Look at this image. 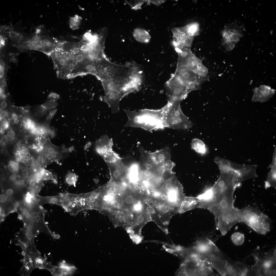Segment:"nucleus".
Here are the masks:
<instances>
[{
  "mask_svg": "<svg viewBox=\"0 0 276 276\" xmlns=\"http://www.w3.org/2000/svg\"><path fill=\"white\" fill-rule=\"evenodd\" d=\"M220 173L213 186L197 196L200 202L201 208L208 210L224 199L233 196L236 188L241 183L238 174L233 170Z\"/></svg>",
  "mask_w": 276,
  "mask_h": 276,
  "instance_id": "1",
  "label": "nucleus"
},
{
  "mask_svg": "<svg viewBox=\"0 0 276 276\" xmlns=\"http://www.w3.org/2000/svg\"><path fill=\"white\" fill-rule=\"evenodd\" d=\"M170 103L157 110L144 109L137 111L124 110L128 117L125 127L141 128L150 131L165 127L166 116Z\"/></svg>",
  "mask_w": 276,
  "mask_h": 276,
  "instance_id": "2",
  "label": "nucleus"
},
{
  "mask_svg": "<svg viewBox=\"0 0 276 276\" xmlns=\"http://www.w3.org/2000/svg\"><path fill=\"white\" fill-rule=\"evenodd\" d=\"M127 185L112 181L105 184V188L101 197L93 208L101 212L105 210L121 209L122 197Z\"/></svg>",
  "mask_w": 276,
  "mask_h": 276,
  "instance_id": "3",
  "label": "nucleus"
},
{
  "mask_svg": "<svg viewBox=\"0 0 276 276\" xmlns=\"http://www.w3.org/2000/svg\"><path fill=\"white\" fill-rule=\"evenodd\" d=\"M183 187L175 175L168 179L156 192V199L178 209L186 196Z\"/></svg>",
  "mask_w": 276,
  "mask_h": 276,
  "instance_id": "4",
  "label": "nucleus"
},
{
  "mask_svg": "<svg viewBox=\"0 0 276 276\" xmlns=\"http://www.w3.org/2000/svg\"><path fill=\"white\" fill-rule=\"evenodd\" d=\"M240 222H243L257 233L265 235L271 229V220L258 209L247 207L240 209Z\"/></svg>",
  "mask_w": 276,
  "mask_h": 276,
  "instance_id": "5",
  "label": "nucleus"
},
{
  "mask_svg": "<svg viewBox=\"0 0 276 276\" xmlns=\"http://www.w3.org/2000/svg\"><path fill=\"white\" fill-rule=\"evenodd\" d=\"M169 100L171 101V103L166 116L165 127L177 130L191 128L193 124L182 112L180 106L181 101Z\"/></svg>",
  "mask_w": 276,
  "mask_h": 276,
  "instance_id": "6",
  "label": "nucleus"
},
{
  "mask_svg": "<svg viewBox=\"0 0 276 276\" xmlns=\"http://www.w3.org/2000/svg\"><path fill=\"white\" fill-rule=\"evenodd\" d=\"M150 203L155 209L158 215L156 224L165 234H168V226L170 220L174 215L179 213L177 208L159 199L146 196Z\"/></svg>",
  "mask_w": 276,
  "mask_h": 276,
  "instance_id": "7",
  "label": "nucleus"
},
{
  "mask_svg": "<svg viewBox=\"0 0 276 276\" xmlns=\"http://www.w3.org/2000/svg\"><path fill=\"white\" fill-rule=\"evenodd\" d=\"M189 63L177 64L176 70L173 74L190 92L199 89L201 84L205 81V78L199 76L191 70L188 66Z\"/></svg>",
  "mask_w": 276,
  "mask_h": 276,
  "instance_id": "8",
  "label": "nucleus"
},
{
  "mask_svg": "<svg viewBox=\"0 0 276 276\" xmlns=\"http://www.w3.org/2000/svg\"><path fill=\"white\" fill-rule=\"evenodd\" d=\"M239 211L234 206L215 218L216 227L222 236L225 235L234 225L240 222Z\"/></svg>",
  "mask_w": 276,
  "mask_h": 276,
  "instance_id": "9",
  "label": "nucleus"
},
{
  "mask_svg": "<svg viewBox=\"0 0 276 276\" xmlns=\"http://www.w3.org/2000/svg\"><path fill=\"white\" fill-rule=\"evenodd\" d=\"M242 27L236 22L226 25L222 31L221 44L227 51H232L243 36Z\"/></svg>",
  "mask_w": 276,
  "mask_h": 276,
  "instance_id": "10",
  "label": "nucleus"
},
{
  "mask_svg": "<svg viewBox=\"0 0 276 276\" xmlns=\"http://www.w3.org/2000/svg\"><path fill=\"white\" fill-rule=\"evenodd\" d=\"M174 38L173 44L175 49H181L191 46L194 37L196 36L190 24L172 29Z\"/></svg>",
  "mask_w": 276,
  "mask_h": 276,
  "instance_id": "11",
  "label": "nucleus"
},
{
  "mask_svg": "<svg viewBox=\"0 0 276 276\" xmlns=\"http://www.w3.org/2000/svg\"><path fill=\"white\" fill-rule=\"evenodd\" d=\"M101 212L108 217L115 227H122L127 232L131 229L133 225L134 216L126 210L121 209L105 210Z\"/></svg>",
  "mask_w": 276,
  "mask_h": 276,
  "instance_id": "12",
  "label": "nucleus"
},
{
  "mask_svg": "<svg viewBox=\"0 0 276 276\" xmlns=\"http://www.w3.org/2000/svg\"><path fill=\"white\" fill-rule=\"evenodd\" d=\"M40 232L36 228L24 226L17 237L18 243L23 253L27 251L34 253L39 252L35 246L34 239L36 236Z\"/></svg>",
  "mask_w": 276,
  "mask_h": 276,
  "instance_id": "13",
  "label": "nucleus"
},
{
  "mask_svg": "<svg viewBox=\"0 0 276 276\" xmlns=\"http://www.w3.org/2000/svg\"><path fill=\"white\" fill-rule=\"evenodd\" d=\"M29 203L32 215V227L37 229L40 232L55 237L56 236L51 232L45 222L44 211L41 205L34 200Z\"/></svg>",
  "mask_w": 276,
  "mask_h": 276,
  "instance_id": "14",
  "label": "nucleus"
},
{
  "mask_svg": "<svg viewBox=\"0 0 276 276\" xmlns=\"http://www.w3.org/2000/svg\"><path fill=\"white\" fill-rule=\"evenodd\" d=\"M112 145V140L106 135L101 137L96 143V151L106 163L114 162L121 159L119 156L113 151Z\"/></svg>",
  "mask_w": 276,
  "mask_h": 276,
  "instance_id": "15",
  "label": "nucleus"
},
{
  "mask_svg": "<svg viewBox=\"0 0 276 276\" xmlns=\"http://www.w3.org/2000/svg\"><path fill=\"white\" fill-rule=\"evenodd\" d=\"M165 85L169 100L181 101L189 92L186 87L173 74L166 82Z\"/></svg>",
  "mask_w": 276,
  "mask_h": 276,
  "instance_id": "16",
  "label": "nucleus"
},
{
  "mask_svg": "<svg viewBox=\"0 0 276 276\" xmlns=\"http://www.w3.org/2000/svg\"><path fill=\"white\" fill-rule=\"evenodd\" d=\"M177 276H218L212 269L202 265L181 263L176 271Z\"/></svg>",
  "mask_w": 276,
  "mask_h": 276,
  "instance_id": "17",
  "label": "nucleus"
},
{
  "mask_svg": "<svg viewBox=\"0 0 276 276\" xmlns=\"http://www.w3.org/2000/svg\"><path fill=\"white\" fill-rule=\"evenodd\" d=\"M143 71L138 66L134 63L129 79L122 89L123 96L138 89L143 83Z\"/></svg>",
  "mask_w": 276,
  "mask_h": 276,
  "instance_id": "18",
  "label": "nucleus"
},
{
  "mask_svg": "<svg viewBox=\"0 0 276 276\" xmlns=\"http://www.w3.org/2000/svg\"><path fill=\"white\" fill-rule=\"evenodd\" d=\"M106 163L110 170L111 180L118 183L127 181L128 168L125 166L121 159L114 162Z\"/></svg>",
  "mask_w": 276,
  "mask_h": 276,
  "instance_id": "19",
  "label": "nucleus"
},
{
  "mask_svg": "<svg viewBox=\"0 0 276 276\" xmlns=\"http://www.w3.org/2000/svg\"><path fill=\"white\" fill-rule=\"evenodd\" d=\"M146 154L149 159L152 162L158 165L174 167L175 164L170 159L169 149L165 148L153 153Z\"/></svg>",
  "mask_w": 276,
  "mask_h": 276,
  "instance_id": "20",
  "label": "nucleus"
},
{
  "mask_svg": "<svg viewBox=\"0 0 276 276\" xmlns=\"http://www.w3.org/2000/svg\"><path fill=\"white\" fill-rule=\"evenodd\" d=\"M192 246L197 252L204 255L220 250L212 241L204 237L198 239Z\"/></svg>",
  "mask_w": 276,
  "mask_h": 276,
  "instance_id": "21",
  "label": "nucleus"
},
{
  "mask_svg": "<svg viewBox=\"0 0 276 276\" xmlns=\"http://www.w3.org/2000/svg\"><path fill=\"white\" fill-rule=\"evenodd\" d=\"M232 169L238 172L243 181L258 177L256 172L257 165L239 164L231 162Z\"/></svg>",
  "mask_w": 276,
  "mask_h": 276,
  "instance_id": "22",
  "label": "nucleus"
},
{
  "mask_svg": "<svg viewBox=\"0 0 276 276\" xmlns=\"http://www.w3.org/2000/svg\"><path fill=\"white\" fill-rule=\"evenodd\" d=\"M106 34L103 33L99 36L98 40L85 51L95 60L97 61L105 56L103 50Z\"/></svg>",
  "mask_w": 276,
  "mask_h": 276,
  "instance_id": "23",
  "label": "nucleus"
},
{
  "mask_svg": "<svg viewBox=\"0 0 276 276\" xmlns=\"http://www.w3.org/2000/svg\"><path fill=\"white\" fill-rule=\"evenodd\" d=\"M275 91L269 86L265 85L255 88L254 89L252 101L261 102L267 101L274 94Z\"/></svg>",
  "mask_w": 276,
  "mask_h": 276,
  "instance_id": "24",
  "label": "nucleus"
},
{
  "mask_svg": "<svg viewBox=\"0 0 276 276\" xmlns=\"http://www.w3.org/2000/svg\"><path fill=\"white\" fill-rule=\"evenodd\" d=\"M43 145L46 155L50 157V158L56 160L61 159L66 157L68 155L69 151L67 150L63 147H57L53 145L48 139Z\"/></svg>",
  "mask_w": 276,
  "mask_h": 276,
  "instance_id": "25",
  "label": "nucleus"
},
{
  "mask_svg": "<svg viewBox=\"0 0 276 276\" xmlns=\"http://www.w3.org/2000/svg\"><path fill=\"white\" fill-rule=\"evenodd\" d=\"M45 269L50 271L53 276H66L72 275L76 268L74 266L69 265L62 261L58 266L52 265L48 263Z\"/></svg>",
  "mask_w": 276,
  "mask_h": 276,
  "instance_id": "26",
  "label": "nucleus"
},
{
  "mask_svg": "<svg viewBox=\"0 0 276 276\" xmlns=\"http://www.w3.org/2000/svg\"><path fill=\"white\" fill-rule=\"evenodd\" d=\"M16 211L21 217L24 226L32 227V215L29 203L25 200L19 203L16 207Z\"/></svg>",
  "mask_w": 276,
  "mask_h": 276,
  "instance_id": "27",
  "label": "nucleus"
},
{
  "mask_svg": "<svg viewBox=\"0 0 276 276\" xmlns=\"http://www.w3.org/2000/svg\"><path fill=\"white\" fill-rule=\"evenodd\" d=\"M23 253V264L19 273L22 276H29L32 271L36 268L35 254L36 253L29 251Z\"/></svg>",
  "mask_w": 276,
  "mask_h": 276,
  "instance_id": "28",
  "label": "nucleus"
},
{
  "mask_svg": "<svg viewBox=\"0 0 276 276\" xmlns=\"http://www.w3.org/2000/svg\"><path fill=\"white\" fill-rule=\"evenodd\" d=\"M188 66L199 76L204 78L206 76L207 68L202 64L201 60L192 53L190 57Z\"/></svg>",
  "mask_w": 276,
  "mask_h": 276,
  "instance_id": "29",
  "label": "nucleus"
},
{
  "mask_svg": "<svg viewBox=\"0 0 276 276\" xmlns=\"http://www.w3.org/2000/svg\"><path fill=\"white\" fill-rule=\"evenodd\" d=\"M105 188V185L100 187L92 192L84 193L88 209H93L101 197Z\"/></svg>",
  "mask_w": 276,
  "mask_h": 276,
  "instance_id": "30",
  "label": "nucleus"
},
{
  "mask_svg": "<svg viewBox=\"0 0 276 276\" xmlns=\"http://www.w3.org/2000/svg\"><path fill=\"white\" fill-rule=\"evenodd\" d=\"M96 62L97 61L93 60L82 65L72 73L70 78L88 74L95 76Z\"/></svg>",
  "mask_w": 276,
  "mask_h": 276,
  "instance_id": "31",
  "label": "nucleus"
},
{
  "mask_svg": "<svg viewBox=\"0 0 276 276\" xmlns=\"http://www.w3.org/2000/svg\"><path fill=\"white\" fill-rule=\"evenodd\" d=\"M200 201L197 197L185 196L180 206L179 213H182L196 208H200Z\"/></svg>",
  "mask_w": 276,
  "mask_h": 276,
  "instance_id": "32",
  "label": "nucleus"
},
{
  "mask_svg": "<svg viewBox=\"0 0 276 276\" xmlns=\"http://www.w3.org/2000/svg\"><path fill=\"white\" fill-rule=\"evenodd\" d=\"M33 197L35 201L41 205L46 203H51L56 204L62 207L64 202L63 193L55 196L45 197L35 194L33 195Z\"/></svg>",
  "mask_w": 276,
  "mask_h": 276,
  "instance_id": "33",
  "label": "nucleus"
},
{
  "mask_svg": "<svg viewBox=\"0 0 276 276\" xmlns=\"http://www.w3.org/2000/svg\"><path fill=\"white\" fill-rule=\"evenodd\" d=\"M276 148L273 153L272 168L269 172L265 182V187L266 188L270 187L276 188Z\"/></svg>",
  "mask_w": 276,
  "mask_h": 276,
  "instance_id": "34",
  "label": "nucleus"
},
{
  "mask_svg": "<svg viewBox=\"0 0 276 276\" xmlns=\"http://www.w3.org/2000/svg\"><path fill=\"white\" fill-rule=\"evenodd\" d=\"M133 35L136 40L142 43L149 42L151 38L150 36L147 31L140 28H136L134 30Z\"/></svg>",
  "mask_w": 276,
  "mask_h": 276,
  "instance_id": "35",
  "label": "nucleus"
},
{
  "mask_svg": "<svg viewBox=\"0 0 276 276\" xmlns=\"http://www.w3.org/2000/svg\"><path fill=\"white\" fill-rule=\"evenodd\" d=\"M191 147L196 152L201 154H204L206 152L205 145L201 140L197 139H193L191 142Z\"/></svg>",
  "mask_w": 276,
  "mask_h": 276,
  "instance_id": "36",
  "label": "nucleus"
},
{
  "mask_svg": "<svg viewBox=\"0 0 276 276\" xmlns=\"http://www.w3.org/2000/svg\"><path fill=\"white\" fill-rule=\"evenodd\" d=\"M35 259L36 268L45 269L48 262L41 256L40 252L35 254Z\"/></svg>",
  "mask_w": 276,
  "mask_h": 276,
  "instance_id": "37",
  "label": "nucleus"
},
{
  "mask_svg": "<svg viewBox=\"0 0 276 276\" xmlns=\"http://www.w3.org/2000/svg\"><path fill=\"white\" fill-rule=\"evenodd\" d=\"M231 239L233 243L237 245H242L245 240L244 234L238 232L233 233L231 236Z\"/></svg>",
  "mask_w": 276,
  "mask_h": 276,
  "instance_id": "38",
  "label": "nucleus"
},
{
  "mask_svg": "<svg viewBox=\"0 0 276 276\" xmlns=\"http://www.w3.org/2000/svg\"><path fill=\"white\" fill-rule=\"evenodd\" d=\"M82 20V17L78 15H75L71 17L69 21L70 28L73 30H76L78 28Z\"/></svg>",
  "mask_w": 276,
  "mask_h": 276,
  "instance_id": "39",
  "label": "nucleus"
},
{
  "mask_svg": "<svg viewBox=\"0 0 276 276\" xmlns=\"http://www.w3.org/2000/svg\"><path fill=\"white\" fill-rule=\"evenodd\" d=\"M77 179L78 177L76 174L72 173H70L66 175L65 178V181L69 185H74L77 181Z\"/></svg>",
  "mask_w": 276,
  "mask_h": 276,
  "instance_id": "40",
  "label": "nucleus"
},
{
  "mask_svg": "<svg viewBox=\"0 0 276 276\" xmlns=\"http://www.w3.org/2000/svg\"><path fill=\"white\" fill-rule=\"evenodd\" d=\"M144 2V1H131L128 3L130 5L132 9L137 10L141 8Z\"/></svg>",
  "mask_w": 276,
  "mask_h": 276,
  "instance_id": "41",
  "label": "nucleus"
},
{
  "mask_svg": "<svg viewBox=\"0 0 276 276\" xmlns=\"http://www.w3.org/2000/svg\"><path fill=\"white\" fill-rule=\"evenodd\" d=\"M8 168L10 171H14L17 168V165L14 163L11 162L8 164Z\"/></svg>",
  "mask_w": 276,
  "mask_h": 276,
  "instance_id": "42",
  "label": "nucleus"
},
{
  "mask_svg": "<svg viewBox=\"0 0 276 276\" xmlns=\"http://www.w3.org/2000/svg\"><path fill=\"white\" fill-rule=\"evenodd\" d=\"M148 1V2H150V3H152L153 4L155 5H158L161 4L162 3H163L165 1L164 0H151Z\"/></svg>",
  "mask_w": 276,
  "mask_h": 276,
  "instance_id": "43",
  "label": "nucleus"
},
{
  "mask_svg": "<svg viewBox=\"0 0 276 276\" xmlns=\"http://www.w3.org/2000/svg\"><path fill=\"white\" fill-rule=\"evenodd\" d=\"M15 135L14 132L12 130H9L7 133L8 136L10 138H14L15 137Z\"/></svg>",
  "mask_w": 276,
  "mask_h": 276,
  "instance_id": "44",
  "label": "nucleus"
},
{
  "mask_svg": "<svg viewBox=\"0 0 276 276\" xmlns=\"http://www.w3.org/2000/svg\"><path fill=\"white\" fill-rule=\"evenodd\" d=\"M1 106V107L4 109L7 108L8 107V103L5 101H3L2 102Z\"/></svg>",
  "mask_w": 276,
  "mask_h": 276,
  "instance_id": "45",
  "label": "nucleus"
},
{
  "mask_svg": "<svg viewBox=\"0 0 276 276\" xmlns=\"http://www.w3.org/2000/svg\"><path fill=\"white\" fill-rule=\"evenodd\" d=\"M37 164L38 166L41 167L44 164V160L42 159H39L37 160Z\"/></svg>",
  "mask_w": 276,
  "mask_h": 276,
  "instance_id": "46",
  "label": "nucleus"
},
{
  "mask_svg": "<svg viewBox=\"0 0 276 276\" xmlns=\"http://www.w3.org/2000/svg\"><path fill=\"white\" fill-rule=\"evenodd\" d=\"M36 180L34 179H32L30 181V185L32 187H34V186L36 185Z\"/></svg>",
  "mask_w": 276,
  "mask_h": 276,
  "instance_id": "47",
  "label": "nucleus"
},
{
  "mask_svg": "<svg viewBox=\"0 0 276 276\" xmlns=\"http://www.w3.org/2000/svg\"><path fill=\"white\" fill-rule=\"evenodd\" d=\"M47 139L44 137L41 138L40 140V143L44 145L46 142Z\"/></svg>",
  "mask_w": 276,
  "mask_h": 276,
  "instance_id": "48",
  "label": "nucleus"
},
{
  "mask_svg": "<svg viewBox=\"0 0 276 276\" xmlns=\"http://www.w3.org/2000/svg\"><path fill=\"white\" fill-rule=\"evenodd\" d=\"M39 126L40 125L38 123H35L33 124V128L35 129H37L39 128Z\"/></svg>",
  "mask_w": 276,
  "mask_h": 276,
  "instance_id": "49",
  "label": "nucleus"
},
{
  "mask_svg": "<svg viewBox=\"0 0 276 276\" xmlns=\"http://www.w3.org/2000/svg\"><path fill=\"white\" fill-rule=\"evenodd\" d=\"M21 170L23 171L26 170V168L25 166H22L21 168Z\"/></svg>",
  "mask_w": 276,
  "mask_h": 276,
  "instance_id": "50",
  "label": "nucleus"
},
{
  "mask_svg": "<svg viewBox=\"0 0 276 276\" xmlns=\"http://www.w3.org/2000/svg\"><path fill=\"white\" fill-rule=\"evenodd\" d=\"M30 153L28 152L27 154H25V156L26 157L28 158L30 157Z\"/></svg>",
  "mask_w": 276,
  "mask_h": 276,
  "instance_id": "51",
  "label": "nucleus"
},
{
  "mask_svg": "<svg viewBox=\"0 0 276 276\" xmlns=\"http://www.w3.org/2000/svg\"><path fill=\"white\" fill-rule=\"evenodd\" d=\"M28 152V150L27 149H25L24 151V153L25 154Z\"/></svg>",
  "mask_w": 276,
  "mask_h": 276,
  "instance_id": "52",
  "label": "nucleus"
},
{
  "mask_svg": "<svg viewBox=\"0 0 276 276\" xmlns=\"http://www.w3.org/2000/svg\"><path fill=\"white\" fill-rule=\"evenodd\" d=\"M22 173L24 175H26L27 173V170H26L22 171Z\"/></svg>",
  "mask_w": 276,
  "mask_h": 276,
  "instance_id": "53",
  "label": "nucleus"
}]
</instances>
